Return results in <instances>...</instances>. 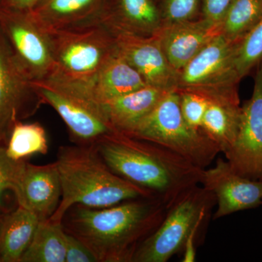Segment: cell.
Segmentation results:
<instances>
[{"mask_svg":"<svg viewBox=\"0 0 262 262\" xmlns=\"http://www.w3.org/2000/svg\"><path fill=\"white\" fill-rule=\"evenodd\" d=\"M168 208L158 196L104 208L76 205L66 213L62 225L67 233L92 251L98 262H130L141 243L162 223Z\"/></svg>","mask_w":262,"mask_h":262,"instance_id":"1","label":"cell"},{"mask_svg":"<svg viewBox=\"0 0 262 262\" xmlns=\"http://www.w3.org/2000/svg\"><path fill=\"white\" fill-rule=\"evenodd\" d=\"M92 146L112 171L153 193L168 207L201 184L203 169L152 141L115 131Z\"/></svg>","mask_w":262,"mask_h":262,"instance_id":"2","label":"cell"},{"mask_svg":"<svg viewBox=\"0 0 262 262\" xmlns=\"http://www.w3.org/2000/svg\"><path fill=\"white\" fill-rule=\"evenodd\" d=\"M56 164L61 184V198L49 220L62 223L76 205L104 208L122 202L156 196L127 182L110 170L93 146H63Z\"/></svg>","mask_w":262,"mask_h":262,"instance_id":"3","label":"cell"},{"mask_svg":"<svg viewBox=\"0 0 262 262\" xmlns=\"http://www.w3.org/2000/svg\"><path fill=\"white\" fill-rule=\"evenodd\" d=\"M47 31L53 56L48 79L79 90L85 87L117 52L113 33L101 23Z\"/></svg>","mask_w":262,"mask_h":262,"instance_id":"4","label":"cell"},{"mask_svg":"<svg viewBox=\"0 0 262 262\" xmlns=\"http://www.w3.org/2000/svg\"><path fill=\"white\" fill-rule=\"evenodd\" d=\"M129 136L160 144L202 169L209 166L221 153L213 141L184 120L177 89L169 91Z\"/></svg>","mask_w":262,"mask_h":262,"instance_id":"5","label":"cell"},{"mask_svg":"<svg viewBox=\"0 0 262 262\" xmlns=\"http://www.w3.org/2000/svg\"><path fill=\"white\" fill-rule=\"evenodd\" d=\"M216 204L213 193L196 185L169 207L163 222L146 237L134 255V262H166L182 252L193 229L202 227Z\"/></svg>","mask_w":262,"mask_h":262,"instance_id":"6","label":"cell"},{"mask_svg":"<svg viewBox=\"0 0 262 262\" xmlns=\"http://www.w3.org/2000/svg\"><path fill=\"white\" fill-rule=\"evenodd\" d=\"M43 103L52 106L65 122L78 145L92 146L115 132L106 121L101 104L75 88L46 79L32 82Z\"/></svg>","mask_w":262,"mask_h":262,"instance_id":"7","label":"cell"},{"mask_svg":"<svg viewBox=\"0 0 262 262\" xmlns=\"http://www.w3.org/2000/svg\"><path fill=\"white\" fill-rule=\"evenodd\" d=\"M235 47L220 32L179 72L177 89L206 97L237 91Z\"/></svg>","mask_w":262,"mask_h":262,"instance_id":"8","label":"cell"},{"mask_svg":"<svg viewBox=\"0 0 262 262\" xmlns=\"http://www.w3.org/2000/svg\"><path fill=\"white\" fill-rule=\"evenodd\" d=\"M0 29L30 80L48 79L53 66L51 38L32 12L0 10Z\"/></svg>","mask_w":262,"mask_h":262,"instance_id":"9","label":"cell"},{"mask_svg":"<svg viewBox=\"0 0 262 262\" xmlns=\"http://www.w3.org/2000/svg\"><path fill=\"white\" fill-rule=\"evenodd\" d=\"M42 104L0 29V144L6 146L15 124L34 115Z\"/></svg>","mask_w":262,"mask_h":262,"instance_id":"10","label":"cell"},{"mask_svg":"<svg viewBox=\"0 0 262 262\" xmlns=\"http://www.w3.org/2000/svg\"><path fill=\"white\" fill-rule=\"evenodd\" d=\"M225 155L236 173L262 181V61L257 66L252 96L241 106L237 138Z\"/></svg>","mask_w":262,"mask_h":262,"instance_id":"11","label":"cell"},{"mask_svg":"<svg viewBox=\"0 0 262 262\" xmlns=\"http://www.w3.org/2000/svg\"><path fill=\"white\" fill-rule=\"evenodd\" d=\"M201 184L215 196L214 220L262 205V181L241 177L223 158H218L212 168L203 169Z\"/></svg>","mask_w":262,"mask_h":262,"instance_id":"12","label":"cell"},{"mask_svg":"<svg viewBox=\"0 0 262 262\" xmlns=\"http://www.w3.org/2000/svg\"><path fill=\"white\" fill-rule=\"evenodd\" d=\"M113 33L118 53L140 74L148 85L168 91L177 89L179 73L164 53L160 32L151 36Z\"/></svg>","mask_w":262,"mask_h":262,"instance_id":"13","label":"cell"},{"mask_svg":"<svg viewBox=\"0 0 262 262\" xmlns=\"http://www.w3.org/2000/svg\"><path fill=\"white\" fill-rule=\"evenodd\" d=\"M13 193L18 206L48 220L56 211L61 198V184L56 162L45 165L26 162Z\"/></svg>","mask_w":262,"mask_h":262,"instance_id":"14","label":"cell"},{"mask_svg":"<svg viewBox=\"0 0 262 262\" xmlns=\"http://www.w3.org/2000/svg\"><path fill=\"white\" fill-rule=\"evenodd\" d=\"M221 32V24L203 18L163 27L159 34L169 63L177 72Z\"/></svg>","mask_w":262,"mask_h":262,"instance_id":"15","label":"cell"},{"mask_svg":"<svg viewBox=\"0 0 262 262\" xmlns=\"http://www.w3.org/2000/svg\"><path fill=\"white\" fill-rule=\"evenodd\" d=\"M99 23L112 32L141 36L155 35L163 29L160 9L154 0H106Z\"/></svg>","mask_w":262,"mask_h":262,"instance_id":"16","label":"cell"},{"mask_svg":"<svg viewBox=\"0 0 262 262\" xmlns=\"http://www.w3.org/2000/svg\"><path fill=\"white\" fill-rule=\"evenodd\" d=\"M169 91L146 85L100 104L110 126L117 132L130 135Z\"/></svg>","mask_w":262,"mask_h":262,"instance_id":"17","label":"cell"},{"mask_svg":"<svg viewBox=\"0 0 262 262\" xmlns=\"http://www.w3.org/2000/svg\"><path fill=\"white\" fill-rule=\"evenodd\" d=\"M106 0H39L32 11L47 30L99 23Z\"/></svg>","mask_w":262,"mask_h":262,"instance_id":"18","label":"cell"},{"mask_svg":"<svg viewBox=\"0 0 262 262\" xmlns=\"http://www.w3.org/2000/svg\"><path fill=\"white\" fill-rule=\"evenodd\" d=\"M201 131L225 154L233 145L241 122L238 92L208 97Z\"/></svg>","mask_w":262,"mask_h":262,"instance_id":"19","label":"cell"},{"mask_svg":"<svg viewBox=\"0 0 262 262\" xmlns=\"http://www.w3.org/2000/svg\"><path fill=\"white\" fill-rule=\"evenodd\" d=\"M146 85L140 74L117 50L94 79L80 91L101 103Z\"/></svg>","mask_w":262,"mask_h":262,"instance_id":"20","label":"cell"},{"mask_svg":"<svg viewBox=\"0 0 262 262\" xmlns=\"http://www.w3.org/2000/svg\"><path fill=\"white\" fill-rule=\"evenodd\" d=\"M37 215L22 207L0 219L2 262H20L39 224Z\"/></svg>","mask_w":262,"mask_h":262,"instance_id":"21","label":"cell"},{"mask_svg":"<svg viewBox=\"0 0 262 262\" xmlns=\"http://www.w3.org/2000/svg\"><path fill=\"white\" fill-rule=\"evenodd\" d=\"M66 235L62 223L40 220L20 262H65Z\"/></svg>","mask_w":262,"mask_h":262,"instance_id":"22","label":"cell"},{"mask_svg":"<svg viewBox=\"0 0 262 262\" xmlns=\"http://www.w3.org/2000/svg\"><path fill=\"white\" fill-rule=\"evenodd\" d=\"M262 18V0H233L221 24V34L237 44Z\"/></svg>","mask_w":262,"mask_h":262,"instance_id":"23","label":"cell"},{"mask_svg":"<svg viewBox=\"0 0 262 262\" xmlns=\"http://www.w3.org/2000/svg\"><path fill=\"white\" fill-rule=\"evenodd\" d=\"M6 151L11 159L16 161L25 160L36 154H47L48 141L46 130L39 122H17L6 144Z\"/></svg>","mask_w":262,"mask_h":262,"instance_id":"24","label":"cell"},{"mask_svg":"<svg viewBox=\"0 0 262 262\" xmlns=\"http://www.w3.org/2000/svg\"><path fill=\"white\" fill-rule=\"evenodd\" d=\"M262 61V18L236 44L234 67L239 80L248 75Z\"/></svg>","mask_w":262,"mask_h":262,"instance_id":"25","label":"cell"},{"mask_svg":"<svg viewBox=\"0 0 262 262\" xmlns=\"http://www.w3.org/2000/svg\"><path fill=\"white\" fill-rule=\"evenodd\" d=\"M203 0H161L160 6L163 27L194 20Z\"/></svg>","mask_w":262,"mask_h":262,"instance_id":"26","label":"cell"},{"mask_svg":"<svg viewBox=\"0 0 262 262\" xmlns=\"http://www.w3.org/2000/svg\"><path fill=\"white\" fill-rule=\"evenodd\" d=\"M179 92L181 110L184 120L193 128L201 130L209 100L204 95L194 91H179Z\"/></svg>","mask_w":262,"mask_h":262,"instance_id":"27","label":"cell"},{"mask_svg":"<svg viewBox=\"0 0 262 262\" xmlns=\"http://www.w3.org/2000/svg\"><path fill=\"white\" fill-rule=\"evenodd\" d=\"M26 160L11 159L6 151V146L0 144V212L3 208V195L5 191H14L23 171Z\"/></svg>","mask_w":262,"mask_h":262,"instance_id":"28","label":"cell"},{"mask_svg":"<svg viewBox=\"0 0 262 262\" xmlns=\"http://www.w3.org/2000/svg\"><path fill=\"white\" fill-rule=\"evenodd\" d=\"M65 262H98V259L84 243L67 232Z\"/></svg>","mask_w":262,"mask_h":262,"instance_id":"29","label":"cell"},{"mask_svg":"<svg viewBox=\"0 0 262 262\" xmlns=\"http://www.w3.org/2000/svg\"><path fill=\"white\" fill-rule=\"evenodd\" d=\"M232 1L233 0H203V18L215 24H222Z\"/></svg>","mask_w":262,"mask_h":262,"instance_id":"30","label":"cell"},{"mask_svg":"<svg viewBox=\"0 0 262 262\" xmlns=\"http://www.w3.org/2000/svg\"><path fill=\"white\" fill-rule=\"evenodd\" d=\"M39 0H0L1 9L32 12Z\"/></svg>","mask_w":262,"mask_h":262,"instance_id":"31","label":"cell"},{"mask_svg":"<svg viewBox=\"0 0 262 262\" xmlns=\"http://www.w3.org/2000/svg\"><path fill=\"white\" fill-rule=\"evenodd\" d=\"M0 262H2V260H1V256H0Z\"/></svg>","mask_w":262,"mask_h":262,"instance_id":"32","label":"cell"},{"mask_svg":"<svg viewBox=\"0 0 262 262\" xmlns=\"http://www.w3.org/2000/svg\"><path fill=\"white\" fill-rule=\"evenodd\" d=\"M154 1L155 2V1H156V0H154Z\"/></svg>","mask_w":262,"mask_h":262,"instance_id":"33","label":"cell"},{"mask_svg":"<svg viewBox=\"0 0 262 262\" xmlns=\"http://www.w3.org/2000/svg\"><path fill=\"white\" fill-rule=\"evenodd\" d=\"M0 10H1V8H0Z\"/></svg>","mask_w":262,"mask_h":262,"instance_id":"34","label":"cell"}]
</instances>
